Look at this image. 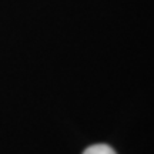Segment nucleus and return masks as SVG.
<instances>
[{
	"label": "nucleus",
	"instance_id": "f257e3e1",
	"mask_svg": "<svg viewBox=\"0 0 154 154\" xmlns=\"http://www.w3.org/2000/svg\"><path fill=\"white\" fill-rule=\"evenodd\" d=\"M83 154H116V151L107 144H94L86 149Z\"/></svg>",
	"mask_w": 154,
	"mask_h": 154
}]
</instances>
